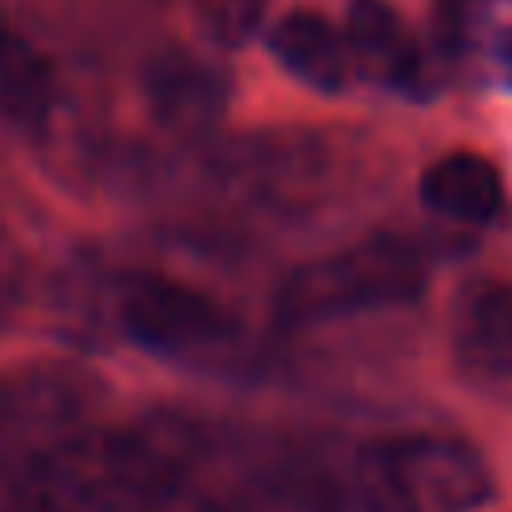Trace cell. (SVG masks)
Instances as JSON below:
<instances>
[{"mask_svg": "<svg viewBox=\"0 0 512 512\" xmlns=\"http://www.w3.org/2000/svg\"><path fill=\"white\" fill-rule=\"evenodd\" d=\"M104 404V380L76 360L28 356L0 364V480Z\"/></svg>", "mask_w": 512, "mask_h": 512, "instance_id": "obj_4", "label": "cell"}, {"mask_svg": "<svg viewBox=\"0 0 512 512\" xmlns=\"http://www.w3.org/2000/svg\"><path fill=\"white\" fill-rule=\"evenodd\" d=\"M20 292H24V252L16 248L8 228L0 224V324L12 316Z\"/></svg>", "mask_w": 512, "mask_h": 512, "instance_id": "obj_12", "label": "cell"}, {"mask_svg": "<svg viewBox=\"0 0 512 512\" xmlns=\"http://www.w3.org/2000/svg\"><path fill=\"white\" fill-rule=\"evenodd\" d=\"M268 44H272L276 60L308 88L344 92L352 84L356 68L348 56L344 28H336L328 16H320L312 8H292L288 16H280L268 32Z\"/></svg>", "mask_w": 512, "mask_h": 512, "instance_id": "obj_7", "label": "cell"}, {"mask_svg": "<svg viewBox=\"0 0 512 512\" xmlns=\"http://www.w3.org/2000/svg\"><path fill=\"white\" fill-rule=\"evenodd\" d=\"M444 32L488 56L496 80L512 84V0H452Z\"/></svg>", "mask_w": 512, "mask_h": 512, "instance_id": "obj_10", "label": "cell"}, {"mask_svg": "<svg viewBox=\"0 0 512 512\" xmlns=\"http://www.w3.org/2000/svg\"><path fill=\"white\" fill-rule=\"evenodd\" d=\"M112 316L128 340L172 360H228L240 344L236 316L212 292L164 272H128L112 292Z\"/></svg>", "mask_w": 512, "mask_h": 512, "instance_id": "obj_3", "label": "cell"}, {"mask_svg": "<svg viewBox=\"0 0 512 512\" xmlns=\"http://www.w3.org/2000/svg\"><path fill=\"white\" fill-rule=\"evenodd\" d=\"M0 512H232L180 420H76L0 480Z\"/></svg>", "mask_w": 512, "mask_h": 512, "instance_id": "obj_1", "label": "cell"}, {"mask_svg": "<svg viewBox=\"0 0 512 512\" xmlns=\"http://www.w3.org/2000/svg\"><path fill=\"white\" fill-rule=\"evenodd\" d=\"M420 200L428 212L452 224H484L500 212V172L476 152H448L420 176Z\"/></svg>", "mask_w": 512, "mask_h": 512, "instance_id": "obj_9", "label": "cell"}, {"mask_svg": "<svg viewBox=\"0 0 512 512\" xmlns=\"http://www.w3.org/2000/svg\"><path fill=\"white\" fill-rule=\"evenodd\" d=\"M264 8H268V0H196L200 24L220 44H244L260 28Z\"/></svg>", "mask_w": 512, "mask_h": 512, "instance_id": "obj_11", "label": "cell"}, {"mask_svg": "<svg viewBox=\"0 0 512 512\" xmlns=\"http://www.w3.org/2000/svg\"><path fill=\"white\" fill-rule=\"evenodd\" d=\"M344 40L352 68L388 88H416L420 48L408 24L384 0H352L344 20Z\"/></svg>", "mask_w": 512, "mask_h": 512, "instance_id": "obj_8", "label": "cell"}, {"mask_svg": "<svg viewBox=\"0 0 512 512\" xmlns=\"http://www.w3.org/2000/svg\"><path fill=\"white\" fill-rule=\"evenodd\" d=\"M64 84L56 60L16 24L0 20V112L24 132H48Z\"/></svg>", "mask_w": 512, "mask_h": 512, "instance_id": "obj_6", "label": "cell"}, {"mask_svg": "<svg viewBox=\"0 0 512 512\" xmlns=\"http://www.w3.org/2000/svg\"><path fill=\"white\" fill-rule=\"evenodd\" d=\"M452 348L476 380H512V276L472 284L452 320Z\"/></svg>", "mask_w": 512, "mask_h": 512, "instance_id": "obj_5", "label": "cell"}, {"mask_svg": "<svg viewBox=\"0 0 512 512\" xmlns=\"http://www.w3.org/2000/svg\"><path fill=\"white\" fill-rule=\"evenodd\" d=\"M420 288H424V260L416 244L380 232L332 256L292 268L276 292V316L288 328H304L352 312L408 304L420 296Z\"/></svg>", "mask_w": 512, "mask_h": 512, "instance_id": "obj_2", "label": "cell"}]
</instances>
